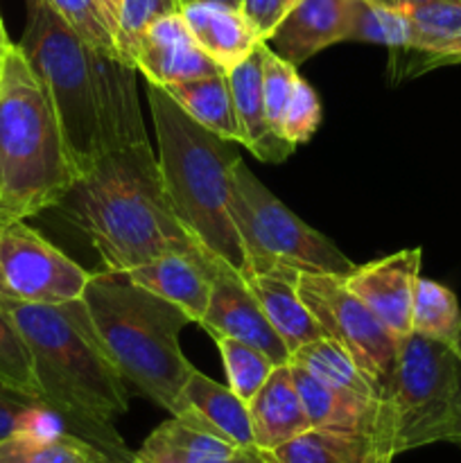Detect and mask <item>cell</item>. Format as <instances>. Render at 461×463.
Returning <instances> with one entry per match:
<instances>
[{"label": "cell", "instance_id": "6da1fadb", "mask_svg": "<svg viewBox=\"0 0 461 463\" xmlns=\"http://www.w3.org/2000/svg\"><path fill=\"white\" fill-rule=\"evenodd\" d=\"M5 307L30 346L41 405L63 430L129 461L134 452L116 430V420L129 411V392L84 298L57 306L12 301Z\"/></svg>", "mask_w": 461, "mask_h": 463}, {"label": "cell", "instance_id": "7a4b0ae2", "mask_svg": "<svg viewBox=\"0 0 461 463\" xmlns=\"http://www.w3.org/2000/svg\"><path fill=\"white\" fill-rule=\"evenodd\" d=\"M54 208L89 235L107 271L125 274L165 253L208 256L176 217L149 143L102 154Z\"/></svg>", "mask_w": 461, "mask_h": 463}, {"label": "cell", "instance_id": "3957f363", "mask_svg": "<svg viewBox=\"0 0 461 463\" xmlns=\"http://www.w3.org/2000/svg\"><path fill=\"white\" fill-rule=\"evenodd\" d=\"M145 90L158 167L176 217L212 260L242 276L247 256L229 213L233 167L242 161L235 143L194 122L163 86L147 81Z\"/></svg>", "mask_w": 461, "mask_h": 463}, {"label": "cell", "instance_id": "277c9868", "mask_svg": "<svg viewBox=\"0 0 461 463\" xmlns=\"http://www.w3.org/2000/svg\"><path fill=\"white\" fill-rule=\"evenodd\" d=\"M81 298L122 378L174 419H183V387L194 369L179 344L181 330L193 324L188 315L107 269L90 274Z\"/></svg>", "mask_w": 461, "mask_h": 463}, {"label": "cell", "instance_id": "5b68a950", "mask_svg": "<svg viewBox=\"0 0 461 463\" xmlns=\"http://www.w3.org/2000/svg\"><path fill=\"white\" fill-rule=\"evenodd\" d=\"M0 220L54 208L77 181L52 99L18 43L5 48L0 80Z\"/></svg>", "mask_w": 461, "mask_h": 463}, {"label": "cell", "instance_id": "8992f818", "mask_svg": "<svg viewBox=\"0 0 461 463\" xmlns=\"http://www.w3.org/2000/svg\"><path fill=\"white\" fill-rule=\"evenodd\" d=\"M461 387V348L409 333L378 401L371 441L393 461L414 448L446 441Z\"/></svg>", "mask_w": 461, "mask_h": 463}, {"label": "cell", "instance_id": "52a82bcc", "mask_svg": "<svg viewBox=\"0 0 461 463\" xmlns=\"http://www.w3.org/2000/svg\"><path fill=\"white\" fill-rule=\"evenodd\" d=\"M27 23L18 48L52 99L75 176H84L104 154L95 107L89 45L43 0H25Z\"/></svg>", "mask_w": 461, "mask_h": 463}, {"label": "cell", "instance_id": "ba28073f", "mask_svg": "<svg viewBox=\"0 0 461 463\" xmlns=\"http://www.w3.org/2000/svg\"><path fill=\"white\" fill-rule=\"evenodd\" d=\"M229 213L247 256L242 276L274 265L342 276L355 267L325 235L298 220L242 161L233 167Z\"/></svg>", "mask_w": 461, "mask_h": 463}, {"label": "cell", "instance_id": "9c48e42d", "mask_svg": "<svg viewBox=\"0 0 461 463\" xmlns=\"http://www.w3.org/2000/svg\"><path fill=\"white\" fill-rule=\"evenodd\" d=\"M296 289L325 337L334 339L362 371L373 380L380 396L398 362L400 339L348 289L342 274L298 271Z\"/></svg>", "mask_w": 461, "mask_h": 463}, {"label": "cell", "instance_id": "30bf717a", "mask_svg": "<svg viewBox=\"0 0 461 463\" xmlns=\"http://www.w3.org/2000/svg\"><path fill=\"white\" fill-rule=\"evenodd\" d=\"M0 267L16 301L57 306L84 297L90 274L36 233L25 220L5 222L0 233Z\"/></svg>", "mask_w": 461, "mask_h": 463}, {"label": "cell", "instance_id": "8fae6325", "mask_svg": "<svg viewBox=\"0 0 461 463\" xmlns=\"http://www.w3.org/2000/svg\"><path fill=\"white\" fill-rule=\"evenodd\" d=\"M199 326L212 339H238V342L258 348L276 366L289 364L292 360V353L285 346L274 326L269 324L265 310L256 301L251 289L247 288L242 276L235 274L226 265H220L215 269L211 301H208L206 315L199 321Z\"/></svg>", "mask_w": 461, "mask_h": 463}, {"label": "cell", "instance_id": "7c38bea8", "mask_svg": "<svg viewBox=\"0 0 461 463\" xmlns=\"http://www.w3.org/2000/svg\"><path fill=\"white\" fill-rule=\"evenodd\" d=\"M423 251L402 249L380 260L353 267L343 280L348 289L382 321L393 337L402 339L411 333V307L416 283L420 279Z\"/></svg>", "mask_w": 461, "mask_h": 463}, {"label": "cell", "instance_id": "4fadbf2b", "mask_svg": "<svg viewBox=\"0 0 461 463\" xmlns=\"http://www.w3.org/2000/svg\"><path fill=\"white\" fill-rule=\"evenodd\" d=\"M95 107L104 154L136 143H149L136 90V68L113 54L89 50Z\"/></svg>", "mask_w": 461, "mask_h": 463}, {"label": "cell", "instance_id": "5bb4252c", "mask_svg": "<svg viewBox=\"0 0 461 463\" xmlns=\"http://www.w3.org/2000/svg\"><path fill=\"white\" fill-rule=\"evenodd\" d=\"M136 71L158 86L224 72L194 41L181 14L161 18L145 32L136 50Z\"/></svg>", "mask_w": 461, "mask_h": 463}, {"label": "cell", "instance_id": "9a60e30c", "mask_svg": "<svg viewBox=\"0 0 461 463\" xmlns=\"http://www.w3.org/2000/svg\"><path fill=\"white\" fill-rule=\"evenodd\" d=\"M353 0H298L285 12L267 45L285 61L301 66L330 45L346 41Z\"/></svg>", "mask_w": 461, "mask_h": 463}, {"label": "cell", "instance_id": "2e32d148", "mask_svg": "<svg viewBox=\"0 0 461 463\" xmlns=\"http://www.w3.org/2000/svg\"><path fill=\"white\" fill-rule=\"evenodd\" d=\"M221 262L208 256H185V253H165L145 265L125 271L127 279L138 288L165 298L188 315L193 324H199L206 315L211 301L212 276Z\"/></svg>", "mask_w": 461, "mask_h": 463}, {"label": "cell", "instance_id": "e0dca14e", "mask_svg": "<svg viewBox=\"0 0 461 463\" xmlns=\"http://www.w3.org/2000/svg\"><path fill=\"white\" fill-rule=\"evenodd\" d=\"M185 416L181 420L202 432L230 443L238 450H251L253 441L249 405L230 387L215 383L193 369L183 387Z\"/></svg>", "mask_w": 461, "mask_h": 463}, {"label": "cell", "instance_id": "ac0fdd59", "mask_svg": "<svg viewBox=\"0 0 461 463\" xmlns=\"http://www.w3.org/2000/svg\"><path fill=\"white\" fill-rule=\"evenodd\" d=\"M247 288L260 303L267 319L274 326L276 333L289 348V353L298 351L315 339L325 337L321 326L301 301L296 289L298 269L287 265H274L269 269L249 271L242 276Z\"/></svg>", "mask_w": 461, "mask_h": 463}, {"label": "cell", "instance_id": "d6986e66", "mask_svg": "<svg viewBox=\"0 0 461 463\" xmlns=\"http://www.w3.org/2000/svg\"><path fill=\"white\" fill-rule=\"evenodd\" d=\"M265 41L235 68L226 72L233 95L235 113L244 134V147L267 163H280L294 152V145L276 134L265 116V90H262V57Z\"/></svg>", "mask_w": 461, "mask_h": 463}, {"label": "cell", "instance_id": "ffe728a7", "mask_svg": "<svg viewBox=\"0 0 461 463\" xmlns=\"http://www.w3.org/2000/svg\"><path fill=\"white\" fill-rule=\"evenodd\" d=\"M247 405L249 416H251L253 441L260 452L276 450L283 443L312 430L301 396L294 387L289 364L276 366Z\"/></svg>", "mask_w": 461, "mask_h": 463}, {"label": "cell", "instance_id": "44dd1931", "mask_svg": "<svg viewBox=\"0 0 461 463\" xmlns=\"http://www.w3.org/2000/svg\"><path fill=\"white\" fill-rule=\"evenodd\" d=\"M181 16L203 52L224 72L242 63L262 43L240 7L221 3H188L181 9Z\"/></svg>", "mask_w": 461, "mask_h": 463}, {"label": "cell", "instance_id": "7402d4cb", "mask_svg": "<svg viewBox=\"0 0 461 463\" xmlns=\"http://www.w3.org/2000/svg\"><path fill=\"white\" fill-rule=\"evenodd\" d=\"M292 380L301 396L312 430L342 434H364L371 437L378 416V401H369L346 389L321 383L301 366L292 364Z\"/></svg>", "mask_w": 461, "mask_h": 463}, {"label": "cell", "instance_id": "603a6c76", "mask_svg": "<svg viewBox=\"0 0 461 463\" xmlns=\"http://www.w3.org/2000/svg\"><path fill=\"white\" fill-rule=\"evenodd\" d=\"M238 448L174 419L158 425L131 463H233Z\"/></svg>", "mask_w": 461, "mask_h": 463}, {"label": "cell", "instance_id": "cb8c5ba5", "mask_svg": "<svg viewBox=\"0 0 461 463\" xmlns=\"http://www.w3.org/2000/svg\"><path fill=\"white\" fill-rule=\"evenodd\" d=\"M170 98L202 127L212 134L244 145L242 127L235 113L233 95H230L229 77L226 72L199 77V80L181 81V84L163 86Z\"/></svg>", "mask_w": 461, "mask_h": 463}, {"label": "cell", "instance_id": "d4e9b609", "mask_svg": "<svg viewBox=\"0 0 461 463\" xmlns=\"http://www.w3.org/2000/svg\"><path fill=\"white\" fill-rule=\"evenodd\" d=\"M61 425L23 430L0 441V463H104L107 452Z\"/></svg>", "mask_w": 461, "mask_h": 463}, {"label": "cell", "instance_id": "484cf974", "mask_svg": "<svg viewBox=\"0 0 461 463\" xmlns=\"http://www.w3.org/2000/svg\"><path fill=\"white\" fill-rule=\"evenodd\" d=\"M414 23L411 52L423 54L420 68L461 63V0H432L409 9Z\"/></svg>", "mask_w": 461, "mask_h": 463}, {"label": "cell", "instance_id": "4316f807", "mask_svg": "<svg viewBox=\"0 0 461 463\" xmlns=\"http://www.w3.org/2000/svg\"><path fill=\"white\" fill-rule=\"evenodd\" d=\"M269 463H391L364 434L307 430L301 437L265 452Z\"/></svg>", "mask_w": 461, "mask_h": 463}, {"label": "cell", "instance_id": "83f0119b", "mask_svg": "<svg viewBox=\"0 0 461 463\" xmlns=\"http://www.w3.org/2000/svg\"><path fill=\"white\" fill-rule=\"evenodd\" d=\"M292 364L319 378L330 387L346 389L369 401H380V392L373 380L357 366V362L339 346L334 339L321 337L292 353Z\"/></svg>", "mask_w": 461, "mask_h": 463}, {"label": "cell", "instance_id": "f1b7e54d", "mask_svg": "<svg viewBox=\"0 0 461 463\" xmlns=\"http://www.w3.org/2000/svg\"><path fill=\"white\" fill-rule=\"evenodd\" d=\"M411 333L459 348L461 307L455 292L437 280L420 276L411 307Z\"/></svg>", "mask_w": 461, "mask_h": 463}, {"label": "cell", "instance_id": "f546056e", "mask_svg": "<svg viewBox=\"0 0 461 463\" xmlns=\"http://www.w3.org/2000/svg\"><path fill=\"white\" fill-rule=\"evenodd\" d=\"M346 41L387 45L391 50H411L414 23L409 12L382 7L371 0H353Z\"/></svg>", "mask_w": 461, "mask_h": 463}, {"label": "cell", "instance_id": "4dcf8cb0", "mask_svg": "<svg viewBox=\"0 0 461 463\" xmlns=\"http://www.w3.org/2000/svg\"><path fill=\"white\" fill-rule=\"evenodd\" d=\"M0 387L39 401L30 346L5 306H0Z\"/></svg>", "mask_w": 461, "mask_h": 463}, {"label": "cell", "instance_id": "1f68e13d", "mask_svg": "<svg viewBox=\"0 0 461 463\" xmlns=\"http://www.w3.org/2000/svg\"><path fill=\"white\" fill-rule=\"evenodd\" d=\"M181 0H120L116 18L118 54L125 63L136 68V50L145 32L161 18L181 14Z\"/></svg>", "mask_w": 461, "mask_h": 463}, {"label": "cell", "instance_id": "d6a6232c", "mask_svg": "<svg viewBox=\"0 0 461 463\" xmlns=\"http://www.w3.org/2000/svg\"><path fill=\"white\" fill-rule=\"evenodd\" d=\"M215 342L221 353V362H224L229 387L233 389L244 402H249L256 396L258 389L267 383V378H269L271 371L276 369V364L265 355V353L249 346V344L238 342V339L220 337L215 339Z\"/></svg>", "mask_w": 461, "mask_h": 463}, {"label": "cell", "instance_id": "836d02e7", "mask_svg": "<svg viewBox=\"0 0 461 463\" xmlns=\"http://www.w3.org/2000/svg\"><path fill=\"white\" fill-rule=\"evenodd\" d=\"M43 3H48L71 25L89 48L120 57L113 27L98 0H43Z\"/></svg>", "mask_w": 461, "mask_h": 463}, {"label": "cell", "instance_id": "e575fe53", "mask_svg": "<svg viewBox=\"0 0 461 463\" xmlns=\"http://www.w3.org/2000/svg\"><path fill=\"white\" fill-rule=\"evenodd\" d=\"M298 71L294 63L285 61L283 57L274 52L269 45H265V57H262V90H265V116L271 129L283 136V120L292 102L294 89L298 81Z\"/></svg>", "mask_w": 461, "mask_h": 463}, {"label": "cell", "instance_id": "d590c367", "mask_svg": "<svg viewBox=\"0 0 461 463\" xmlns=\"http://www.w3.org/2000/svg\"><path fill=\"white\" fill-rule=\"evenodd\" d=\"M59 420L34 398L0 387V441L23 430L54 428Z\"/></svg>", "mask_w": 461, "mask_h": 463}, {"label": "cell", "instance_id": "8d00e7d4", "mask_svg": "<svg viewBox=\"0 0 461 463\" xmlns=\"http://www.w3.org/2000/svg\"><path fill=\"white\" fill-rule=\"evenodd\" d=\"M321 122V104L316 98L315 89L307 84L303 77H298L296 89H294L292 102H289L287 113L283 120V138L296 147V145L307 143L312 138Z\"/></svg>", "mask_w": 461, "mask_h": 463}, {"label": "cell", "instance_id": "74e56055", "mask_svg": "<svg viewBox=\"0 0 461 463\" xmlns=\"http://www.w3.org/2000/svg\"><path fill=\"white\" fill-rule=\"evenodd\" d=\"M240 12L244 14L249 25L256 30V34L267 43L271 32L276 30L280 18L287 12V0H240Z\"/></svg>", "mask_w": 461, "mask_h": 463}, {"label": "cell", "instance_id": "f35d334b", "mask_svg": "<svg viewBox=\"0 0 461 463\" xmlns=\"http://www.w3.org/2000/svg\"><path fill=\"white\" fill-rule=\"evenodd\" d=\"M446 441L461 443V387H459V393H456L455 407H452L450 423H447V430H446Z\"/></svg>", "mask_w": 461, "mask_h": 463}, {"label": "cell", "instance_id": "ab89813d", "mask_svg": "<svg viewBox=\"0 0 461 463\" xmlns=\"http://www.w3.org/2000/svg\"><path fill=\"white\" fill-rule=\"evenodd\" d=\"M375 5H382V7H391V9H402V12H409V9L420 7V5H428L432 0H371Z\"/></svg>", "mask_w": 461, "mask_h": 463}, {"label": "cell", "instance_id": "60d3db41", "mask_svg": "<svg viewBox=\"0 0 461 463\" xmlns=\"http://www.w3.org/2000/svg\"><path fill=\"white\" fill-rule=\"evenodd\" d=\"M233 463H267V457L258 448H251V450H240Z\"/></svg>", "mask_w": 461, "mask_h": 463}, {"label": "cell", "instance_id": "b9f144b4", "mask_svg": "<svg viewBox=\"0 0 461 463\" xmlns=\"http://www.w3.org/2000/svg\"><path fill=\"white\" fill-rule=\"evenodd\" d=\"M99 7L104 9V14H107L108 23H111L113 27V34H116V18H118V9H120V0H98Z\"/></svg>", "mask_w": 461, "mask_h": 463}, {"label": "cell", "instance_id": "7bdbcfd3", "mask_svg": "<svg viewBox=\"0 0 461 463\" xmlns=\"http://www.w3.org/2000/svg\"><path fill=\"white\" fill-rule=\"evenodd\" d=\"M3 226H5V220H0V233H3ZM16 301V298L12 297V292L7 289V285H5V279H3V267H0V306H7V303Z\"/></svg>", "mask_w": 461, "mask_h": 463}, {"label": "cell", "instance_id": "ee69618b", "mask_svg": "<svg viewBox=\"0 0 461 463\" xmlns=\"http://www.w3.org/2000/svg\"><path fill=\"white\" fill-rule=\"evenodd\" d=\"M183 5L188 3H221V5H230V7H240V0H181Z\"/></svg>", "mask_w": 461, "mask_h": 463}, {"label": "cell", "instance_id": "f6af8a7d", "mask_svg": "<svg viewBox=\"0 0 461 463\" xmlns=\"http://www.w3.org/2000/svg\"><path fill=\"white\" fill-rule=\"evenodd\" d=\"M9 43H12V41H9L7 30H5V23L3 18H0V45H9Z\"/></svg>", "mask_w": 461, "mask_h": 463}, {"label": "cell", "instance_id": "bcb514c9", "mask_svg": "<svg viewBox=\"0 0 461 463\" xmlns=\"http://www.w3.org/2000/svg\"><path fill=\"white\" fill-rule=\"evenodd\" d=\"M5 48H7V45H0V80H3V59H5Z\"/></svg>", "mask_w": 461, "mask_h": 463}, {"label": "cell", "instance_id": "7dc6e473", "mask_svg": "<svg viewBox=\"0 0 461 463\" xmlns=\"http://www.w3.org/2000/svg\"><path fill=\"white\" fill-rule=\"evenodd\" d=\"M104 463H131V459L127 461V459H113V457H108V459L104 461Z\"/></svg>", "mask_w": 461, "mask_h": 463}, {"label": "cell", "instance_id": "c3c4849f", "mask_svg": "<svg viewBox=\"0 0 461 463\" xmlns=\"http://www.w3.org/2000/svg\"><path fill=\"white\" fill-rule=\"evenodd\" d=\"M0 197H3V172H0Z\"/></svg>", "mask_w": 461, "mask_h": 463}, {"label": "cell", "instance_id": "681fc988", "mask_svg": "<svg viewBox=\"0 0 461 463\" xmlns=\"http://www.w3.org/2000/svg\"><path fill=\"white\" fill-rule=\"evenodd\" d=\"M294 3H298V0H287V9H289V7H292V5H294Z\"/></svg>", "mask_w": 461, "mask_h": 463}, {"label": "cell", "instance_id": "f907efd6", "mask_svg": "<svg viewBox=\"0 0 461 463\" xmlns=\"http://www.w3.org/2000/svg\"><path fill=\"white\" fill-rule=\"evenodd\" d=\"M459 346H461V339H459Z\"/></svg>", "mask_w": 461, "mask_h": 463}, {"label": "cell", "instance_id": "816d5d0a", "mask_svg": "<svg viewBox=\"0 0 461 463\" xmlns=\"http://www.w3.org/2000/svg\"><path fill=\"white\" fill-rule=\"evenodd\" d=\"M267 463H269V461H267Z\"/></svg>", "mask_w": 461, "mask_h": 463}]
</instances>
